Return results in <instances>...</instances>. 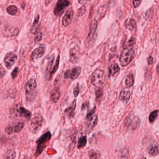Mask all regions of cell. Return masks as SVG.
I'll return each mask as SVG.
<instances>
[{"instance_id": "obj_34", "label": "cell", "mask_w": 159, "mask_h": 159, "mask_svg": "<svg viewBox=\"0 0 159 159\" xmlns=\"http://www.w3.org/2000/svg\"><path fill=\"white\" fill-rule=\"evenodd\" d=\"M19 69L17 67H16L13 70L12 72L11 73V77L13 79L16 78L17 77V75L18 74Z\"/></svg>"}, {"instance_id": "obj_9", "label": "cell", "mask_w": 159, "mask_h": 159, "mask_svg": "<svg viewBox=\"0 0 159 159\" xmlns=\"http://www.w3.org/2000/svg\"><path fill=\"white\" fill-rule=\"evenodd\" d=\"M25 127V123L23 122H19L18 123L11 124L7 126L5 128V131L9 135L19 132L22 131Z\"/></svg>"}, {"instance_id": "obj_27", "label": "cell", "mask_w": 159, "mask_h": 159, "mask_svg": "<svg viewBox=\"0 0 159 159\" xmlns=\"http://www.w3.org/2000/svg\"><path fill=\"white\" fill-rule=\"evenodd\" d=\"M70 60L72 63H74L75 60H77V57H78V54H77V50H75L74 48H72L70 50Z\"/></svg>"}, {"instance_id": "obj_41", "label": "cell", "mask_w": 159, "mask_h": 159, "mask_svg": "<svg viewBox=\"0 0 159 159\" xmlns=\"http://www.w3.org/2000/svg\"><path fill=\"white\" fill-rule=\"evenodd\" d=\"M51 1H52V0H45V5H46V6L49 5V4L51 3Z\"/></svg>"}, {"instance_id": "obj_42", "label": "cell", "mask_w": 159, "mask_h": 159, "mask_svg": "<svg viewBox=\"0 0 159 159\" xmlns=\"http://www.w3.org/2000/svg\"><path fill=\"white\" fill-rule=\"evenodd\" d=\"M146 159V158L145 157H143V158H142V159Z\"/></svg>"}, {"instance_id": "obj_16", "label": "cell", "mask_w": 159, "mask_h": 159, "mask_svg": "<svg viewBox=\"0 0 159 159\" xmlns=\"http://www.w3.org/2000/svg\"><path fill=\"white\" fill-rule=\"evenodd\" d=\"M61 96V92L58 88H56L52 90L50 94V100L53 103H57Z\"/></svg>"}, {"instance_id": "obj_37", "label": "cell", "mask_w": 159, "mask_h": 159, "mask_svg": "<svg viewBox=\"0 0 159 159\" xmlns=\"http://www.w3.org/2000/svg\"><path fill=\"white\" fill-rule=\"evenodd\" d=\"M79 86H78V84L76 85L75 88H74V90H73V94H74V95H75V96H77L78 94H79Z\"/></svg>"}, {"instance_id": "obj_40", "label": "cell", "mask_w": 159, "mask_h": 159, "mask_svg": "<svg viewBox=\"0 0 159 159\" xmlns=\"http://www.w3.org/2000/svg\"><path fill=\"white\" fill-rule=\"evenodd\" d=\"M78 3L81 4H85L89 1V0H78Z\"/></svg>"}, {"instance_id": "obj_35", "label": "cell", "mask_w": 159, "mask_h": 159, "mask_svg": "<svg viewBox=\"0 0 159 159\" xmlns=\"http://www.w3.org/2000/svg\"><path fill=\"white\" fill-rule=\"evenodd\" d=\"M35 34H37V35H35V42H39L42 38V33L41 32H38Z\"/></svg>"}, {"instance_id": "obj_1", "label": "cell", "mask_w": 159, "mask_h": 159, "mask_svg": "<svg viewBox=\"0 0 159 159\" xmlns=\"http://www.w3.org/2000/svg\"><path fill=\"white\" fill-rule=\"evenodd\" d=\"M37 82L35 79H31L26 84L25 96L27 101L32 102L35 99L37 95Z\"/></svg>"}, {"instance_id": "obj_14", "label": "cell", "mask_w": 159, "mask_h": 159, "mask_svg": "<svg viewBox=\"0 0 159 159\" xmlns=\"http://www.w3.org/2000/svg\"><path fill=\"white\" fill-rule=\"evenodd\" d=\"M130 96H131V93L130 91L128 88H125L120 92L119 99L123 102L128 103L130 100Z\"/></svg>"}, {"instance_id": "obj_12", "label": "cell", "mask_w": 159, "mask_h": 159, "mask_svg": "<svg viewBox=\"0 0 159 159\" xmlns=\"http://www.w3.org/2000/svg\"><path fill=\"white\" fill-rule=\"evenodd\" d=\"M140 122V119L136 116L127 117L125 120V125L128 127H131L132 129H136Z\"/></svg>"}, {"instance_id": "obj_13", "label": "cell", "mask_w": 159, "mask_h": 159, "mask_svg": "<svg viewBox=\"0 0 159 159\" xmlns=\"http://www.w3.org/2000/svg\"><path fill=\"white\" fill-rule=\"evenodd\" d=\"M74 16V11L72 10H70L66 13V15L62 20V24L64 26H68L72 22Z\"/></svg>"}, {"instance_id": "obj_25", "label": "cell", "mask_w": 159, "mask_h": 159, "mask_svg": "<svg viewBox=\"0 0 159 159\" xmlns=\"http://www.w3.org/2000/svg\"><path fill=\"white\" fill-rule=\"evenodd\" d=\"M125 82L126 87L128 88L131 87L133 85L134 82V77L132 74H129L126 76Z\"/></svg>"}, {"instance_id": "obj_10", "label": "cell", "mask_w": 159, "mask_h": 159, "mask_svg": "<svg viewBox=\"0 0 159 159\" xmlns=\"http://www.w3.org/2000/svg\"><path fill=\"white\" fill-rule=\"evenodd\" d=\"M69 5V1L68 0H58L54 9V14L57 16H61L63 13L64 9Z\"/></svg>"}, {"instance_id": "obj_23", "label": "cell", "mask_w": 159, "mask_h": 159, "mask_svg": "<svg viewBox=\"0 0 159 159\" xmlns=\"http://www.w3.org/2000/svg\"><path fill=\"white\" fill-rule=\"evenodd\" d=\"M6 10L9 15L11 16H15L17 13L18 9L17 7L15 5H10L8 7Z\"/></svg>"}, {"instance_id": "obj_28", "label": "cell", "mask_w": 159, "mask_h": 159, "mask_svg": "<svg viewBox=\"0 0 159 159\" xmlns=\"http://www.w3.org/2000/svg\"><path fill=\"white\" fill-rule=\"evenodd\" d=\"M158 110H155V111L152 112L149 116V121L150 123H152L154 122L158 117Z\"/></svg>"}, {"instance_id": "obj_31", "label": "cell", "mask_w": 159, "mask_h": 159, "mask_svg": "<svg viewBox=\"0 0 159 159\" xmlns=\"http://www.w3.org/2000/svg\"><path fill=\"white\" fill-rule=\"evenodd\" d=\"M85 11H86V7L85 6H83L78 10L77 15L78 17H81L85 13Z\"/></svg>"}, {"instance_id": "obj_17", "label": "cell", "mask_w": 159, "mask_h": 159, "mask_svg": "<svg viewBox=\"0 0 159 159\" xmlns=\"http://www.w3.org/2000/svg\"><path fill=\"white\" fill-rule=\"evenodd\" d=\"M125 26L127 29L130 30L131 32L134 31L136 29V22L134 19H129L125 21Z\"/></svg>"}, {"instance_id": "obj_19", "label": "cell", "mask_w": 159, "mask_h": 159, "mask_svg": "<svg viewBox=\"0 0 159 159\" xmlns=\"http://www.w3.org/2000/svg\"><path fill=\"white\" fill-rule=\"evenodd\" d=\"M88 118L89 119L88 122V127L90 129H91L97 124L98 116L97 115H92Z\"/></svg>"}, {"instance_id": "obj_4", "label": "cell", "mask_w": 159, "mask_h": 159, "mask_svg": "<svg viewBox=\"0 0 159 159\" xmlns=\"http://www.w3.org/2000/svg\"><path fill=\"white\" fill-rule=\"evenodd\" d=\"M43 123V118L42 116H38L34 117L29 124V131L33 134H37L41 128Z\"/></svg>"}, {"instance_id": "obj_6", "label": "cell", "mask_w": 159, "mask_h": 159, "mask_svg": "<svg viewBox=\"0 0 159 159\" xmlns=\"http://www.w3.org/2000/svg\"><path fill=\"white\" fill-rule=\"evenodd\" d=\"M14 113L16 116L23 117L27 120L30 119L31 117V113L19 104L16 105Z\"/></svg>"}, {"instance_id": "obj_32", "label": "cell", "mask_w": 159, "mask_h": 159, "mask_svg": "<svg viewBox=\"0 0 159 159\" xmlns=\"http://www.w3.org/2000/svg\"><path fill=\"white\" fill-rule=\"evenodd\" d=\"M135 41H136V39L134 37H131V38L126 43V47H132V46L135 43Z\"/></svg>"}, {"instance_id": "obj_15", "label": "cell", "mask_w": 159, "mask_h": 159, "mask_svg": "<svg viewBox=\"0 0 159 159\" xmlns=\"http://www.w3.org/2000/svg\"><path fill=\"white\" fill-rule=\"evenodd\" d=\"M39 20H40V16L38 14H37L35 17L33 25L31 29V31L32 34H35L38 33V30L39 29L40 25Z\"/></svg>"}, {"instance_id": "obj_5", "label": "cell", "mask_w": 159, "mask_h": 159, "mask_svg": "<svg viewBox=\"0 0 159 159\" xmlns=\"http://www.w3.org/2000/svg\"><path fill=\"white\" fill-rule=\"evenodd\" d=\"M104 80V72L101 69H98L92 75L91 82L95 87H99L102 84Z\"/></svg>"}, {"instance_id": "obj_8", "label": "cell", "mask_w": 159, "mask_h": 159, "mask_svg": "<svg viewBox=\"0 0 159 159\" xmlns=\"http://www.w3.org/2000/svg\"><path fill=\"white\" fill-rule=\"evenodd\" d=\"M45 52V46L44 44H42L37 48H35L31 54V60L33 62L37 61L44 56Z\"/></svg>"}, {"instance_id": "obj_2", "label": "cell", "mask_w": 159, "mask_h": 159, "mask_svg": "<svg viewBox=\"0 0 159 159\" xmlns=\"http://www.w3.org/2000/svg\"><path fill=\"white\" fill-rule=\"evenodd\" d=\"M51 138V135L50 132H47L42 135L37 141V149L35 151V156H39L43 153L44 148L47 147Z\"/></svg>"}, {"instance_id": "obj_39", "label": "cell", "mask_w": 159, "mask_h": 159, "mask_svg": "<svg viewBox=\"0 0 159 159\" xmlns=\"http://www.w3.org/2000/svg\"><path fill=\"white\" fill-rule=\"evenodd\" d=\"M153 62H154V58L153 57L149 56L147 59V63L149 65H152L153 64Z\"/></svg>"}, {"instance_id": "obj_29", "label": "cell", "mask_w": 159, "mask_h": 159, "mask_svg": "<svg viewBox=\"0 0 159 159\" xmlns=\"http://www.w3.org/2000/svg\"><path fill=\"white\" fill-rule=\"evenodd\" d=\"M16 155V152L14 151H9L6 155L5 159H15Z\"/></svg>"}, {"instance_id": "obj_24", "label": "cell", "mask_w": 159, "mask_h": 159, "mask_svg": "<svg viewBox=\"0 0 159 159\" xmlns=\"http://www.w3.org/2000/svg\"><path fill=\"white\" fill-rule=\"evenodd\" d=\"M87 143V138L86 136H82L78 140V148L80 149L85 147Z\"/></svg>"}, {"instance_id": "obj_38", "label": "cell", "mask_w": 159, "mask_h": 159, "mask_svg": "<svg viewBox=\"0 0 159 159\" xmlns=\"http://www.w3.org/2000/svg\"><path fill=\"white\" fill-rule=\"evenodd\" d=\"M6 74V70L3 68H0V80L3 78Z\"/></svg>"}, {"instance_id": "obj_11", "label": "cell", "mask_w": 159, "mask_h": 159, "mask_svg": "<svg viewBox=\"0 0 159 159\" xmlns=\"http://www.w3.org/2000/svg\"><path fill=\"white\" fill-rule=\"evenodd\" d=\"M81 69L80 67H76L72 70H67L64 73V78L66 79L75 80L80 75Z\"/></svg>"}, {"instance_id": "obj_33", "label": "cell", "mask_w": 159, "mask_h": 159, "mask_svg": "<svg viewBox=\"0 0 159 159\" xmlns=\"http://www.w3.org/2000/svg\"><path fill=\"white\" fill-rule=\"evenodd\" d=\"M89 156L90 159H97L98 158L97 154L93 150L89 152Z\"/></svg>"}, {"instance_id": "obj_26", "label": "cell", "mask_w": 159, "mask_h": 159, "mask_svg": "<svg viewBox=\"0 0 159 159\" xmlns=\"http://www.w3.org/2000/svg\"><path fill=\"white\" fill-rule=\"evenodd\" d=\"M76 107V102L75 101H74L72 106H70L69 107H68V109L65 110V113L66 114L70 116H73V113H74V110L75 109Z\"/></svg>"}, {"instance_id": "obj_7", "label": "cell", "mask_w": 159, "mask_h": 159, "mask_svg": "<svg viewBox=\"0 0 159 159\" xmlns=\"http://www.w3.org/2000/svg\"><path fill=\"white\" fill-rule=\"evenodd\" d=\"M17 60V56L13 52L7 53L4 59V63L8 69H11Z\"/></svg>"}, {"instance_id": "obj_22", "label": "cell", "mask_w": 159, "mask_h": 159, "mask_svg": "<svg viewBox=\"0 0 159 159\" xmlns=\"http://www.w3.org/2000/svg\"><path fill=\"white\" fill-rule=\"evenodd\" d=\"M60 63V56H58L57 57V59L56 60V63L54 65L53 68H52V70L50 71V75H49V79H50L51 77H52V75L55 74L56 72V71H57V69H58V67H59V65Z\"/></svg>"}, {"instance_id": "obj_20", "label": "cell", "mask_w": 159, "mask_h": 159, "mask_svg": "<svg viewBox=\"0 0 159 159\" xmlns=\"http://www.w3.org/2000/svg\"><path fill=\"white\" fill-rule=\"evenodd\" d=\"M148 153L151 156H156L159 154V148L156 145H153L148 148Z\"/></svg>"}, {"instance_id": "obj_18", "label": "cell", "mask_w": 159, "mask_h": 159, "mask_svg": "<svg viewBox=\"0 0 159 159\" xmlns=\"http://www.w3.org/2000/svg\"><path fill=\"white\" fill-rule=\"evenodd\" d=\"M98 26V22L96 20H94L91 22L90 25V31L88 35V39H91L95 34Z\"/></svg>"}, {"instance_id": "obj_30", "label": "cell", "mask_w": 159, "mask_h": 159, "mask_svg": "<svg viewBox=\"0 0 159 159\" xmlns=\"http://www.w3.org/2000/svg\"><path fill=\"white\" fill-rule=\"evenodd\" d=\"M95 94H96V101L98 103H100L103 97V92L100 89H98L96 91Z\"/></svg>"}, {"instance_id": "obj_36", "label": "cell", "mask_w": 159, "mask_h": 159, "mask_svg": "<svg viewBox=\"0 0 159 159\" xmlns=\"http://www.w3.org/2000/svg\"><path fill=\"white\" fill-rule=\"evenodd\" d=\"M141 0H132L133 6L135 8L138 7L141 5Z\"/></svg>"}, {"instance_id": "obj_21", "label": "cell", "mask_w": 159, "mask_h": 159, "mask_svg": "<svg viewBox=\"0 0 159 159\" xmlns=\"http://www.w3.org/2000/svg\"><path fill=\"white\" fill-rule=\"evenodd\" d=\"M119 67L117 64H114L112 65L109 70V76H113L119 71Z\"/></svg>"}, {"instance_id": "obj_3", "label": "cell", "mask_w": 159, "mask_h": 159, "mask_svg": "<svg viewBox=\"0 0 159 159\" xmlns=\"http://www.w3.org/2000/svg\"><path fill=\"white\" fill-rule=\"evenodd\" d=\"M134 51L132 48L125 47L123 50L119 57L120 65L123 67L128 66L134 59Z\"/></svg>"}]
</instances>
